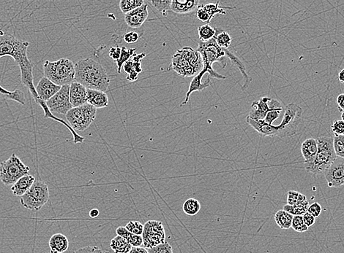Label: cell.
I'll list each match as a JSON object with an SVG mask.
<instances>
[{
	"instance_id": "cell-1",
	"label": "cell",
	"mask_w": 344,
	"mask_h": 253,
	"mask_svg": "<svg viewBox=\"0 0 344 253\" xmlns=\"http://www.w3.org/2000/svg\"><path fill=\"white\" fill-rule=\"evenodd\" d=\"M29 45L30 43L27 41L20 40L10 34L0 32V58L3 56H10L14 59L15 63L20 68L22 84L28 88L29 91L30 92L36 103L41 106V108L44 110L46 119L54 120L66 126L67 129L69 130L73 135V143L75 144L83 143L85 137L77 134L76 131L70 126V125L65 121V120L59 119L54 114L51 113L45 102H42L39 99L37 92H36L35 86L34 85V64L31 62L27 56V49H28ZM0 95L6 100H13L16 102H19L22 98V93L20 90L10 91V90L5 89L1 85H0Z\"/></svg>"
},
{
	"instance_id": "cell-2",
	"label": "cell",
	"mask_w": 344,
	"mask_h": 253,
	"mask_svg": "<svg viewBox=\"0 0 344 253\" xmlns=\"http://www.w3.org/2000/svg\"><path fill=\"white\" fill-rule=\"evenodd\" d=\"M75 81L87 89L106 92L110 85V78L104 66L95 60H80L75 64Z\"/></svg>"
},
{
	"instance_id": "cell-3",
	"label": "cell",
	"mask_w": 344,
	"mask_h": 253,
	"mask_svg": "<svg viewBox=\"0 0 344 253\" xmlns=\"http://www.w3.org/2000/svg\"><path fill=\"white\" fill-rule=\"evenodd\" d=\"M203 60L197 50L184 47L172 56V63L168 70H173L182 77L196 76L203 71Z\"/></svg>"
},
{
	"instance_id": "cell-4",
	"label": "cell",
	"mask_w": 344,
	"mask_h": 253,
	"mask_svg": "<svg viewBox=\"0 0 344 253\" xmlns=\"http://www.w3.org/2000/svg\"><path fill=\"white\" fill-rule=\"evenodd\" d=\"M44 73L46 78L59 86L71 85L75 81V64L71 60L65 58L56 61H45Z\"/></svg>"
},
{
	"instance_id": "cell-5",
	"label": "cell",
	"mask_w": 344,
	"mask_h": 253,
	"mask_svg": "<svg viewBox=\"0 0 344 253\" xmlns=\"http://www.w3.org/2000/svg\"><path fill=\"white\" fill-rule=\"evenodd\" d=\"M197 51L203 58V70H206L210 77L219 80H224L227 78L224 75L218 74L213 68V64L215 62L220 63L222 67L224 68L227 66V64L224 49L219 47L215 37L208 42H204L199 41Z\"/></svg>"
},
{
	"instance_id": "cell-6",
	"label": "cell",
	"mask_w": 344,
	"mask_h": 253,
	"mask_svg": "<svg viewBox=\"0 0 344 253\" xmlns=\"http://www.w3.org/2000/svg\"><path fill=\"white\" fill-rule=\"evenodd\" d=\"M316 141L317 153L312 163L305 164V169L314 174H324L337 158L333 148V139L329 136H320Z\"/></svg>"
},
{
	"instance_id": "cell-7",
	"label": "cell",
	"mask_w": 344,
	"mask_h": 253,
	"mask_svg": "<svg viewBox=\"0 0 344 253\" xmlns=\"http://www.w3.org/2000/svg\"><path fill=\"white\" fill-rule=\"evenodd\" d=\"M30 171V167L13 153L8 160L0 164V180L5 186H13L18 179L27 175Z\"/></svg>"
},
{
	"instance_id": "cell-8",
	"label": "cell",
	"mask_w": 344,
	"mask_h": 253,
	"mask_svg": "<svg viewBox=\"0 0 344 253\" xmlns=\"http://www.w3.org/2000/svg\"><path fill=\"white\" fill-rule=\"evenodd\" d=\"M49 189L43 181H35L32 187L22 197L20 202L24 208L32 211H39L49 201Z\"/></svg>"
},
{
	"instance_id": "cell-9",
	"label": "cell",
	"mask_w": 344,
	"mask_h": 253,
	"mask_svg": "<svg viewBox=\"0 0 344 253\" xmlns=\"http://www.w3.org/2000/svg\"><path fill=\"white\" fill-rule=\"evenodd\" d=\"M97 116V109L86 104L73 107L66 114V120L75 131H83L90 127Z\"/></svg>"
},
{
	"instance_id": "cell-10",
	"label": "cell",
	"mask_w": 344,
	"mask_h": 253,
	"mask_svg": "<svg viewBox=\"0 0 344 253\" xmlns=\"http://www.w3.org/2000/svg\"><path fill=\"white\" fill-rule=\"evenodd\" d=\"M302 109L297 104L291 103L285 107L283 120L278 126L277 136L280 138L295 136L302 122Z\"/></svg>"
},
{
	"instance_id": "cell-11",
	"label": "cell",
	"mask_w": 344,
	"mask_h": 253,
	"mask_svg": "<svg viewBox=\"0 0 344 253\" xmlns=\"http://www.w3.org/2000/svg\"><path fill=\"white\" fill-rule=\"evenodd\" d=\"M143 246L145 249L156 247L159 244L165 243L166 233L164 225L160 221L149 220L144 225L142 234Z\"/></svg>"
},
{
	"instance_id": "cell-12",
	"label": "cell",
	"mask_w": 344,
	"mask_h": 253,
	"mask_svg": "<svg viewBox=\"0 0 344 253\" xmlns=\"http://www.w3.org/2000/svg\"><path fill=\"white\" fill-rule=\"evenodd\" d=\"M46 104L51 113L66 116L73 108L70 101V85L62 86L59 91L48 100Z\"/></svg>"
},
{
	"instance_id": "cell-13",
	"label": "cell",
	"mask_w": 344,
	"mask_h": 253,
	"mask_svg": "<svg viewBox=\"0 0 344 253\" xmlns=\"http://www.w3.org/2000/svg\"><path fill=\"white\" fill-rule=\"evenodd\" d=\"M325 177L330 188L344 186V158L337 157L332 165L325 172Z\"/></svg>"
},
{
	"instance_id": "cell-14",
	"label": "cell",
	"mask_w": 344,
	"mask_h": 253,
	"mask_svg": "<svg viewBox=\"0 0 344 253\" xmlns=\"http://www.w3.org/2000/svg\"><path fill=\"white\" fill-rule=\"evenodd\" d=\"M148 15V5L145 3L139 8L125 15V21L131 28H140L146 21Z\"/></svg>"
},
{
	"instance_id": "cell-15",
	"label": "cell",
	"mask_w": 344,
	"mask_h": 253,
	"mask_svg": "<svg viewBox=\"0 0 344 253\" xmlns=\"http://www.w3.org/2000/svg\"><path fill=\"white\" fill-rule=\"evenodd\" d=\"M36 92L39 99L42 102H46L54 97L61 89V86L54 84L45 76L41 78L38 84L35 87Z\"/></svg>"
},
{
	"instance_id": "cell-16",
	"label": "cell",
	"mask_w": 344,
	"mask_h": 253,
	"mask_svg": "<svg viewBox=\"0 0 344 253\" xmlns=\"http://www.w3.org/2000/svg\"><path fill=\"white\" fill-rule=\"evenodd\" d=\"M87 88L74 81L70 85V101L73 107H78L87 104Z\"/></svg>"
},
{
	"instance_id": "cell-17",
	"label": "cell",
	"mask_w": 344,
	"mask_h": 253,
	"mask_svg": "<svg viewBox=\"0 0 344 253\" xmlns=\"http://www.w3.org/2000/svg\"><path fill=\"white\" fill-rule=\"evenodd\" d=\"M208 73V72L206 70H203L201 73H198V75H196V76L193 77V80H191V84L189 85V88L187 94H186V98L185 100L183 101L181 106L185 105L188 103V101H189L190 97H191V94L194 91H201L205 88H208L210 86V78L208 77L205 81H203V77L205 76V75Z\"/></svg>"
},
{
	"instance_id": "cell-18",
	"label": "cell",
	"mask_w": 344,
	"mask_h": 253,
	"mask_svg": "<svg viewBox=\"0 0 344 253\" xmlns=\"http://www.w3.org/2000/svg\"><path fill=\"white\" fill-rule=\"evenodd\" d=\"M271 98L262 97L257 102H253L251 104V111L248 114V117L256 121H264L267 114L270 109L269 108L268 103Z\"/></svg>"
},
{
	"instance_id": "cell-19",
	"label": "cell",
	"mask_w": 344,
	"mask_h": 253,
	"mask_svg": "<svg viewBox=\"0 0 344 253\" xmlns=\"http://www.w3.org/2000/svg\"><path fill=\"white\" fill-rule=\"evenodd\" d=\"M246 122L252 126L261 136H272V137L277 136L278 126L269 125L265 121H256L251 119L248 116L246 118Z\"/></svg>"
},
{
	"instance_id": "cell-20",
	"label": "cell",
	"mask_w": 344,
	"mask_h": 253,
	"mask_svg": "<svg viewBox=\"0 0 344 253\" xmlns=\"http://www.w3.org/2000/svg\"><path fill=\"white\" fill-rule=\"evenodd\" d=\"M87 104L93 106L96 109L104 108L108 107L109 98L105 92L100 90H87Z\"/></svg>"
},
{
	"instance_id": "cell-21",
	"label": "cell",
	"mask_w": 344,
	"mask_h": 253,
	"mask_svg": "<svg viewBox=\"0 0 344 253\" xmlns=\"http://www.w3.org/2000/svg\"><path fill=\"white\" fill-rule=\"evenodd\" d=\"M198 5V0H173L171 10L178 14H188L197 9Z\"/></svg>"
},
{
	"instance_id": "cell-22",
	"label": "cell",
	"mask_w": 344,
	"mask_h": 253,
	"mask_svg": "<svg viewBox=\"0 0 344 253\" xmlns=\"http://www.w3.org/2000/svg\"><path fill=\"white\" fill-rule=\"evenodd\" d=\"M318 151L317 141L314 138H309L305 140L301 145V153L304 158L305 164L314 162Z\"/></svg>"
},
{
	"instance_id": "cell-23",
	"label": "cell",
	"mask_w": 344,
	"mask_h": 253,
	"mask_svg": "<svg viewBox=\"0 0 344 253\" xmlns=\"http://www.w3.org/2000/svg\"><path fill=\"white\" fill-rule=\"evenodd\" d=\"M35 178L32 175L27 174L18 179L11 187V191L15 196L22 197L30 190L35 182Z\"/></svg>"
},
{
	"instance_id": "cell-24",
	"label": "cell",
	"mask_w": 344,
	"mask_h": 253,
	"mask_svg": "<svg viewBox=\"0 0 344 253\" xmlns=\"http://www.w3.org/2000/svg\"><path fill=\"white\" fill-rule=\"evenodd\" d=\"M224 53H225L226 56L231 60L232 64L239 70L241 74L242 75L243 78H244L245 80V83L244 85H242V90H244L247 89L248 87H249L250 84H251V82H252V78L248 75L247 71H246V66H245L244 64L241 61V60L239 59L234 53H232V51H229V49H224Z\"/></svg>"
},
{
	"instance_id": "cell-25",
	"label": "cell",
	"mask_w": 344,
	"mask_h": 253,
	"mask_svg": "<svg viewBox=\"0 0 344 253\" xmlns=\"http://www.w3.org/2000/svg\"><path fill=\"white\" fill-rule=\"evenodd\" d=\"M51 253H63L69 247V242L63 234H55L51 237L49 242Z\"/></svg>"
},
{
	"instance_id": "cell-26",
	"label": "cell",
	"mask_w": 344,
	"mask_h": 253,
	"mask_svg": "<svg viewBox=\"0 0 344 253\" xmlns=\"http://www.w3.org/2000/svg\"><path fill=\"white\" fill-rule=\"evenodd\" d=\"M309 203L307 197L305 195L299 193L298 201L296 204L293 206L287 204L284 206V211L287 212L291 215L295 216V215H303L305 213H307L309 209Z\"/></svg>"
},
{
	"instance_id": "cell-27",
	"label": "cell",
	"mask_w": 344,
	"mask_h": 253,
	"mask_svg": "<svg viewBox=\"0 0 344 253\" xmlns=\"http://www.w3.org/2000/svg\"><path fill=\"white\" fill-rule=\"evenodd\" d=\"M116 233L117 236L123 237L126 239L132 247H138L143 245V238L142 236L135 235V234L128 232L126 227L119 226L116 228Z\"/></svg>"
},
{
	"instance_id": "cell-28",
	"label": "cell",
	"mask_w": 344,
	"mask_h": 253,
	"mask_svg": "<svg viewBox=\"0 0 344 253\" xmlns=\"http://www.w3.org/2000/svg\"><path fill=\"white\" fill-rule=\"evenodd\" d=\"M293 215H291L284 210H278L275 215V223L279 228L281 229H289L292 228V220Z\"/></svg>"
},
{
	"instance_id": "cell-29",
	"label": "cell",
	"mask_w": 344,
	"mask_h": 253,
	"mask_svg": "<svg viewBox=\"0 0 344 253\" xmlns=\"http://www.w3.org/2000/svg\"><path fill=\"white\" fill-rule=\"evenodd\" d=\"M110 247L114 253H128L133 247L126 239L119 236H116L112 239Z\"/></svg>"
},
{
	"instance_id": "cell-30",
	"label": "cell",
	"mask_w": 344,
	"mask_h": 253,
	"mask_svg": "<svg viewBox=\"0 0 344 253\" xmlns=\"http://www.w3.org/2000/svg\"><path fill=\"white\" fill-rule=\"evenodd\" d=\"M200 210H201V203L197 199H189L183 203V212L189 216L197 215Z\"/></svg>"
},
{
	"instance_id": "cell-31",
	"label": "cell",
	"mask_w": 344,
	"mask_h": 253,
	"mask_svg": "<svg viewBox=\"0 0 344 253\" xmlns=\"http://www.w3.org/2000/svg\"><path fill=\"white\" fill-rule=\"evenodd\" d=\"M198 37L201 42H208L216 35V30L210 25L201 26L198 28Z\"/></svg>"
},
{
	"instance_id": "cell-32",
	"label": "cell",
	"mask_w": 344,
	"mask_h": 253,
	"mask_svg": "<svg viewBox=\"0 0 344 253\" xmlns=\"http://www.w3.org/2000/svg\"><path fill=\"white\" fill-rule=\"evenodd\" d=\"M219 4H220V2H217L216 3H208V4L205 5V8H206L207 11L210 15V20L213 19L214 16L216 14H227L226 9L232 10L235 8H231V7H225L224 8V7L219 6Z\"/></svg>"
},
{
	"instance_id": "cell-33",
	"label": "cell",
	"mask_w": 344,
	"mask_h": 253,
	"mask_svg": "<svg viewBox=\"0 0 344 253\" xmlns=\"http://www.w3.org/2000/svg\"><path fill=\"white\" fill-rule=\"evenodd\" d=\"M143 0H121L119 2V8L125 15L145 4Z\"/></svg>"
},
{
	"instance_id": "cell-34",
	"label": "cell",
	"mask_w": 344,
	"mask_h": 253,
	"mask_svg": "<svg viewBox=\"0 0 344 253\" xmlns=\"http://www.w3.org/2000/svg\"><path fill=\"white\" fill-rule=\"evenodd\" d=\"M121 49L120 57L115 61L116 66H117L118 73H121L123 65L126 64L128 60L131 59V58L134 55V53L136 51V49H127L126 47H122Z\"/></svg>"
},
{
	"instance_id": "cell-35",
	"label": "cell",
	"mask_w": 344,
	"mask_h": 253,
	"mask_svg": "<svg viewBox=\"0 0 344 253\" xmlns=\"http://www.w3.org/2000/svg\"><path fill=\"white\" fill-rule=\"evenodd\" d=\"M215 38L219 47L223 49H228L232 42V37L227 32H222L217 34Z\"/></svg>"
},
{
	"instance_id": "cell-36",
	"label": "cell",
	"mask_w": 344,
	"mask_h": 253,
	"mask_svg": "<svg viewBox=\"0 0 344 253\" xmlns=\"http://www.w3.org/2000/svg\"><path fill=\"white\" fill-rule=\"evenodd\" d=\"M333 148L337 157L344 158V135L334 136Z\"/></svg>"
},
{
	"instance_id": "cell-37",
	"label": "cell",
	"mask_w": 344,
	"mask_h": 253,
	"mask_svg": "<svg viewBox=\"0 0 344 253\" xmlns=\"http://www.w3.org/2000/svg\"><path fill=\"white\" fill-rule=\"evenodd\" d=\"M172 2L171 0H164V1H150V3L166 17L167 16L168 11L171 10Z\"/></svg>"
},
{
	"instance_id": "cell-38",
	"label": "cell",
	"mask_w": 344,
	"mask_h": 253,
	"mask_svg": "<svg viewBox=\"0 0 344 253\" xmlns=\"http://www.w3.org/2000/svg\"><path fill=\"white\" fill-rule=\"evenodd\" d=\"M292 228L298 233H304L309 230V227L304 223L302 215H295L293 217Z\"/></svg>"
},
{
	"instance_id": "cell-39",
	"label": "cell",
	"mask_w": 344,
	"mask_h": 253,
	"mask_svg": "<svg viewBox=\"0 0 344 253\" xmlns=\"http://www.w3.org/2000/svg\"><path fill=\"white\" fill-rule=\"evenodd\" d=\"M126 228L135 235L142 236L144 232V225L138 221H130L126 225Z\"/></svg>"
},
{
	"instance_id": "cell-40",
	"label": "cell",
	"mask_w": 344,
	"mask_h": 253,
	"mask_svg": "<svg viewBox=\"0 0 344 253\" xmlns=\"http://www.w3.org/2000/svg\"><path fill=\"white\" fill-rule=\"evenodd\" d=\"M145 56H146V54H145V53H142V54H134L133 55V57H132L131 61L132 63H133V69L136 73H138V74H140V73H142V71H143V70H142L141 62L142 59H143Z\"/></svg>"
},
{
	"instance_id": "cell-41",
	"label": "cell",
	"mask_w": 344,
	"mask_h": 253,
	"mask_svg": "<svg viewBox=\"0 0 344 253\" xmlns=\"http://www.w3.org/2000/svg\"><path fill=\"white\" fill-rule=\"evenodd\" d=\"M148 253H173L172 246L166 242L165 243L159 244L156 247L147 249Z\"/></svg>"
},
{
	"instance_id": "cell-42",
	"label": "cell",
	"mask_w": 344,
	"mask_h": 253,
	"mask_svg": "<svg viewBox=\"0 0 344 253\" xmlns=\"http://www.w3.org/2000/svg\"><path fill=\"white\" fill-rule=\"evenodd\" d=\"M282 110H283L282 107L277 109H270V110L267 114L266 117H265L264 121L269 125H273L274 121H276L278 119Z\"/></svg>"
},
{
	"instance_id": "cell-43",
	"label": "cell",
	"mask_w": 344,
	"mask_h": 253,
	"mask_svg": "<svg viewBox=\"0 0 344 253\" xmlns=\"http://www.w3.org/2000/svg\"><path fill=\"white\" fill-rule=\"evenodd\" d=\"M196 16L198 20L201 21L205 22L207 25L210 23V15H209L206 8H205V5H198L197 11H196Z\"/></svg>"
},
{
	"instance_id": "cell-44",
	"label": "cell",
	"mask_w": 344,
	"mask_h": 253,
	"mask_svg": "<svg viewBox=\"0 0 344 253\" xmlns=\"http://www.w3.org/2000/svg\"><path fill=\"white\" fill-rule=\"evenodd\" d=\"M331 131H333L335 136L344 135V122L342 120L335 121L331 126Z\"/></svg>"
},
{
	"instance_id": "cell-45",
	"label": "cell",
	"mask_w": 344,
	"mask_h": 253,
	"mask_svg": "<svg viewBox=\"0 0 344 253\" xmlns=\"http://www.w3.org/2000/svg\"><path fill=\"white\" fill-rule=\"evenodd\" d=\"M321 211H322V208H321V204L317 202H314L310 205L307 212L313 215L315 218H316L320 216Z\"/></svg>"
},
{
	"instance_id": "cell-46",
	"label": "cell",
	"mask_w": 344,
	"mask_h": 253,
	"mask_svg": "<svg viewBox=\"0 0 344 253\" xmlns=\"http://www.w3.org/2000/svg\"><path fill=\"white\" fill-rule=\"evenodd\" d=\"M123 39L126 43H135L139 40V35L136 32H130L125 34Z\"/></svg>"
},
{
	"instance_id": "cell-47",
	"label": "cell",
	"mask_w": 344,
	"mask_h": 253,
	"mask_svg": "<svg viewBox=\"0 0 344 253\" xmlns=\"http://www.w3.org/2000/svg\"><path fill=\"white\" fill-rule=\"evenodd\" d=\"M299 193L295 191H289L287 194V204L293 206L297 203L299 199Z\"/></svg>"
},
{
	"instance_id": "cell-48",
	"label": "cell",
	"mask_w": 344,
	"mask_h": 253,
	"mask_svg": "<svg viewBox=\"0 0 344 253\" xmlns=\"http://www.w3.org/2000/svg\"><path fill=\"white\" fill-rule=\"evenodd\" d=\"M73 253H103V251L95 246H87V247L75 251Z\"/></svg>"
},
{
	"instance_id": "cell-49",
	"label": "cell",
	"mask_w": 344,
	"mask_h": 253,
	"mask_svg": "<svg viewBox=\"0 0 344 253\" xmlns=\"http://www.w3.org/2000/svg\"><path fill=\"white\" fill-rule=\"evenodd\" d=\"M122 49L121 48L118 47V46H114V47H112L109 50V56L114 61H116V60L119 59L121 55Z\"/></svg>"
},
{
	"instance_id": "cell-50",
	"label": "cell",
	"mask_w": 344,
	"mask_h": 253,
	"mask_svg": "<svg viewBox=\"0 0 344 253\" xmlns=\"http://www.w3.org/2000/svg\"><path fill=\"white\" fill-rule=\"evenodd\" d=\"M302 219H303L304 223L306 224L309 228V227L312 226L315 223V222H316V218H315L313 215H311V214L308 213V212L302 215Z\"/></svg>"
},
{
	"instance_id": "cell-51",
	"label": "cell",
	"mask_w": 344,
	"mask_h": 253,
	"mask_svg": "<svg viewBox=\"0 0 344 253\" xmlns=\"http://www.w3.org/2000/svg\"><path fill=\"white\" fill-rule=\"evenodd\" d=\"M337 106L340 112L344 111V94H340L338 96L336 100Z\"/></svg>"
},
{
	"instance_id": "cell-52",
	"label": "cell",
	"mask_w": 344,
	"mask_h": 253,
	"mask_svg": "<svg viewBox=\"0 0 344 253\" xmlns=\"http://www.w3.org/2000/svg\"><path fill=\"white\" fill-rule=\"evenodd\" d=\"M123 68L125 73H127L128 75L131 74L133 72H135L133 69V63H132L131 59L128 60L126 64L123 65Z\"/></svg>"
},
{
	"instance_id": "cell-53",
	"label": "cell",
	"mask_w": 344,
	"mask_h": 253,
	"mask_svg": "<svg viewBox=\"0 0 344 253\" xmlns=\"http://www.w3.org/2000/svg\"><path fill=\"white\" fill-rule=\"evenodd\" d=\"M128 253H148V252H147V249H145V247H132L131 251Z\"/></svg>"
},
{
	"instance_id": "cell-54",
	"label": "cell",
	"mask_w": 344,
	"mask_h": 253,
	"mask_svg": "<svg viewBox=\"0 0 344 253\" xmlns=\"http://www.w3.org/2000/svg\"><path fill=\"white\" fill-rule=\"evenodd\" d=\"M99 214H100V212H99V210H97V209H92L90 212V218H97V217H98Z\"/></svg>"
},
{
	"instance_id": "cell-55",
	"label": "cell",
	"mask_w": 344,
	"mask_h": 253,
	"mask_svg": "<svg viewBox=\"0 0 344 253\" xmlns=\"http://www.w3.org/2000/svg\"><path fill=\"white\" fill-rule=\"evenodd\" d=\"M338 80L340 83H344V69L340 70L339 74H338Z\"/></svg>"
},
{
	"instance_id": "cell-56",
	"label": "cell",
	"mask_w": 344,
	"mask_h": 253,
	"mask_svg": "<svg viewBox=\"0 0 344 253\" xmlns=\"http://www.w3.org/2000/svg\"><path fill=\"white\" fill-rule=\"evenodd\" d=\"M341 119L342 121H343L344 122V111H343V112H341Z\"/></svg>"
}]
</instances>
